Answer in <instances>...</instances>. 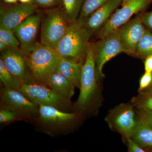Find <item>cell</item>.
Masks as SVG:
<instances>
[{
    "label": "cell",
    "instance_id": "cell-1",
    "mask_svg": "<svg viewBox=\"0 0 152 152\" xmlns=\"http://www.w3.org/2000/svg\"><path fill=\"white\" fill-rule=\"evenodd\" d=\"M83 117L77 112H64L53 107L39 105L37 115L29 122L37 130L56 137L72 132Z\"/></svg>",
    "mask_w": 152,
    "mask_h": 152
},
{
    "label": "cell",
    "instance_id": "cell-2",
    "mask_svg": "<svg viewBox=\"0 0 152 152\" xmlns=\"http://www.w3.org/2000/svg\"><path fill=\"white\" fill-rule=\"evenodd\" d=\"M89 39L81 24L77 20L69 25L55 50L61 58L84 63L89 46Z\"/></svg>",
    "mask_w": 152,
    "mask_h": 152
},
{
    "label": "cell",
    "instance_id": "cell-3",
    "mask_svg": "<svg viewBox=\"0 0 152 152\" xmlns=\"http://www.w3.org/2000/svg\"><path fill=\"white\" fill-rule=\"evenodd\" d=\"M94 44L90 43L82 68L80 93L75 103V111L82 116L91 110L97 92V74L93 52Z\"/></svg>",
    "mask_w": 152,
    "mask_h": 152
},
{
    "label": "cell",
    "instance_id": "cell-4",
    "mask_svg": "<svg viewBox=\"0 0 152 152\" xmlns=\"http://www.w3.org/2000/svg\"><path fill=\"white\" fill-rule=\"evenodd\" d=\"M28 58L36 83L43 85L49 76L57 71L61 60L55 50L38 42Z\"/></svg>",
    "mask_w": 152,
    "mask_h": 152
},
{
    "label": "cell",
    "instance_id": "cell-5",
    "mask_svg": "<svg viewBox=\"0 0 152 152\" xmlns=\"http://www.w3.org/2000/svg\"><path fill=\"white\" fill-rule=\"evenodd\" d=\"M64 10L53 8L42 22L40 43L55 50L66 32L69 25Z\"/></svg>",
    "mask_w": 152,
    "mask_h": 152
},
{
    "label": "cell",
    "instance_id": "cell-6",
    "mask_svg": "<svg viewBox=\"0 0 152 152\" xmlns=\"http://www.w3.org/2000/svg\"><path fill=\"white\" fill-rule=\"evenodd\" d=\"M20 91L38 105L50 106L64 112H75V104L71 99L60 96L44 85L37 83L23 84Z\"/></svg>",
    "mask_w": 152,
    "mask_h": 152
},
{
    "label": "cell",
    "instance_id": "cell-7",
    "mask_svg": "<svg viewBox=\"0 0 152 152\" xmlns=\"http://www.w3.org/2000/svg\"><path fill=\"white\" fill-rule=\"evenodd\" d=\"M0 108L11 109L18 113L30 121L38 115L39 105L27 97L21 92L1 86Z\"/></svg>",
    "mask_w": 152,
    "mask_h": 152
},
{
    "label": "cell",
    "instance_id": "cell-8",
    "mask_svg": "<svg viewBox=\"0 0 152 152\" xmlns=\"http://www.w3.org/2000/svg\"><path fill=\"white\" fill-rule=\"evenodd\" d=\"M152 2V0H129L123 3L122 7L115 11L97 33L98 38L102 39L116 31L129 21L134 14L144 10Z\"/></svg>",
    "mask_w": 152,
    "mask_h": 152
},
{
    "label": "cell",
    "instance_id": "cell-9",
    "mask_svg": "<svg viewBox=\"0 0 152 152\" xmlns=\"http://www.w3.org/2000/svg\"><path fill=\"white\" fill-rule=\"evenodd\" d=\"M0 59L7 69L23 84L36 83L31 71L28 56L18 48H9L1 52Z\"/></svg>",
    "mask_w": 152,
    "mask_h": 152
},
{
    "label": "cell",
    "instance_id": "cell-10",
    "mask_svg": "<svg viewBox=\"0 0 152 152\" xmlns=\"http://www.w3.org/2000/svg\"><path fill=\"white\" fill-rule=\"evenodd\" d=\"M97 76L104 77L103 68L110 60L125 50L116 32L110 34L93 45Z\"/></svg>",
    "mask_w": 152,
    "mask_h": 152
},
{
    "label": "cell",
    "instance_id": "cell-11",
    "mask_svg": "<svg viewBox=\"0 0 152 152\" xmlns=\"http://www.w3.org/2000/svg\"><path fill=\"white\" fill-rule=\"evenodd\" d=\"M110 126L125 138L131 137L138 122L133 106L122 104L115 108L107 117Z\"/></svg>",
    "mask_w": 152,
    "mask_h": 152
},
{
    "label": "cell",
    "instance_id": "cell-12",
    "mask_svg": "<svg viewBox=\"0 0 152 152\" xmlns=\"http://www.w3.org/2000/svg\"><path fill=\"white\" fill-rule=\"evenodd\" d=\"M42 21L41 14H33L13 30L20 42V50L28 56L37 45L36 39Z\"/></svg>",
    "mask_w": 152,
    "mask_h": 152
},
{
    "label": "cell",
    "instance_id": "cell-13",
    "mask_svg": "<svg viewBox=\"0 0 152 152\" xmlns=\"http://www.w3.org/2000/svg\"><path fill=\"white\" fill-rule=\"evenodd\" d=\"M146 29L137 15L115 31L119 38L125 53L134 55L137 45Z\"/></svg>",
    "mask_w": 152,
    "mask_h": 152
},
{
    "label": "cell",
    "instance_id": "cell-14",
    "mask_svg": "<svg viewBox=\"0 0 152 152\" xmlns=\"http://www.w3.org/2000/svg\"><path fill=\"white\" fill-rule=\"evenodd\" d=\"M123 0H109L86 20L80 22L89 38L102 28Z\"/></svg>",
    "mask_w": 152,
    "mask_h": 152
},
{
    "label": "cell",
    "instance_id": "cell-15",
    "mask_svg": "<svg viewBox=\"0 0 152 152\" xmlns=\"http://www.w3.org/2000/svg\"><path fill=\"white\" fill-rule=\"evenodd\" d=\"M35 5L19 4L1 9L0 26L12 31L34 13Z\"/></svg>",
    "mask_w": 152,
    "mask_h": 152
},
{
    "label": "cell",
    "instance_id": "cell-16",
    "mask_svg": "<svg viewBox=\"0 0 152 152\" xmlns=\"http://www.w3.org/2000/svg\"><path fill=\"white\" fill-rule=\"evenodd\" d=\"M44 85L69 99H71L75 94V87L64 75L57 71L49 76Z\"/></svg>",
    "mask_w": 152,
    "mask_h": 152
},
{
    "label": "cell",
    "instance_id": "cell-17",
    "mask_svg": "<svg viewBox=\"0 0 152 152\" xmlns=\"http://www.w3.org/2000/svg\"><path fill=\"white\" fill-rule=\"evenodd\" d=\"M83 64L61 58L57 71L64 75L75 87L80 88Z\"/></svg>",
    "mask_w": 152,
    "mask_h": 152
},
{
    "label": "cell",
    "instance_id": "cell-18",
    "mask_svg": "<svg viewBox=\"0 0 152 152\" xmlns=\"http://www.w3.org/2000/svg\"><path fill=\"white\" fill-rule=\"evenodd\" d=\"M130 138L143 148H152V129L140 119Z\"/></svg>",
    "mask_w": 152,
    "mask_h": 152
},
{
    "label": "cell",
    "instance_id": "cell-19",
    "mask_svg": "<svg viewBox=\"0 0 152 152\" xmlns=\"http://www.w3.org/2000/svg\"><path fill=\"white\" fill-rule=\"evenodd\" d=\"M84 0H62L64 12L69 23L77 21Z\"/></svg>",
    "mask_w": 152,
    "mask_h": 152
},
{
    "label": "cell",
    "instance_id": "cell-20",
    "mask_svg": "<svg viewBox=\"0 0 152 152\" xmlns=\"http://www.w3.org/2000/svg\"><path fill=\"white\" fill-rule=\"evenodd\" d=\"M0 80L1 86L20 91L23 84L7 69L0 59Z\"/></svg>",
    "mask_w": 152,
    "mask_h": 152
},
{
    "label": "cell",
    "instance_id": "cell-21",
    "mask_svg": "<svg viewBox=\"0 0 152 152\" xmlns=\"http://www.w3.org/2000/svg\"><path fill=\"white\" fill-rule=\"evenodd\" d=\"M152 55V32L146 29L136 48L134 56L145 58Z\"/></svg>",
    "mask_w": 152,
    "mask_h": 152
},
{
    "label": "cell",
    "instance_id": "cell-22",
    "mask_svg": "<svg viewBox=\"0 0 152 152\" xmlns=\"http://www.w3.org/2000/svg\"><path fill=\"white\" fill-rule=\"evenodd\" d=\"M109 0H84L79 18L77 20H84L94 11L104 4Z\"/></svg>",
    "mask_w": 152,
    "mask_h": 152
},
{
    "label": "cell",
    "instance_id": "cell-23",
    "mask_svg": "<svg viewBox=\"0 0 152 152\" xmlns=\"http://www.w3.org/2000/svg\"><path fill=\"white\" fill-rule=\"evenodd\" d=\"M20 121H25L24 118L18 112L11 109L0 108L1 127L5 126L12 123Z\"/></svg>",
    "mask_w": 152,
    "mask_h": 152
},
{
    "label": "cell",
    "instance_id": "cell-24",
    "mask_svg": "<svg viewBox=\"0 0 152 152\" xmlns=\"http://www.w3.org/2000/svg\"><path fill=\"white\" fill-rule=\"evenodd\" d=\"M0 39L4 41L10 48H18L20 42L13 31L0 26Z\"/></svg>",
    "mask_w": 152,
    "mask_h": 152
},
{
    "label": "cell",
    "instance_id": "cell-25",
    "mask_svg": "<svg viewBox=\"0 0 152 152\" xmlns=\"http://www.w3.org/2000/svg\"><path fill=\"white\" fill-rule=\"evenodd\" d=\"M133 103L138 109H145L152 111V94L145 98H134Z\"/></svg>",
    "mask_w": 152,
    "mask_h": 152
},
{
    "label": "cell",
    "instance_id": "cell-26",
    "mask_svg": "<svg viewBox=\"0 0 152 152\" xmlns=\"http://www.w3.org/2000/svg\"><path fill=\"white\" fill-rule=\"evenodd\" d=\"M139 119L152 129V111L145 109H138Z\"/></svg>",
    "mask_w": 152,
    "mask_h": 152
},
{
    "label": "cell",
    "instance_id": "cell-27",
    "mask_svg": "<svg viewBox=\"0 0 152 152\" xmlns=\"http://www.w3.org/2000/svg\"><path fill=\"white\" fill-rule=\"evenodd\" d=\"M61 2L62 0H33L32 4L43 7H53Z\"/></svg>",
    "mask_w": 152,
    "mask_h": 152
},
{
    "label": "cell",
    "instance_id": "cell-28",
    "mask_svg": "<svg viewBox=\"0 0 152 152\" xmlns=\"http://www.w3.org/2000/svg\"><path fill=\"white\" fill-rule=\"evenodd\" d=\"M152 83V72H147L142 76L140 81L139 91H141L148 88Z\"/></svg>",
    "mask_w": 152,
    "mask_h": 152
},
{
    "label": "cell",
    "instance_id": "cell-29",
    "mask_svg": "<svg viewBox=\"0 0 152 152\" xmlns=\"http://www.w3.org/2000/svg\"><path fill=\"white\" fill-rule=\"evenodd\" d=\"M138 15L145 26L152 31V11L142 13Z\"/></svg>",
    "mask_w": 152,
    "mask_h": 152
},
{
    "label": "cell",
    "instance_id": "cell-30",
    "mask_svg": "<svg viewBox=\"0 0 152 152\" xmlns=\"http://www.w3.org/2000/svg\"><path fill=\"white\" fill-rule=\"evenodd\" d=\"M127 142L129 151L131 152H145L141 147L138 144L130 137L127 138L126 139Z\"/></svg>",
    "mask_w": 152,
    "mask_h": 152
},
{
    "label": "cell",
    "instance_id": "cell-31",
    "mask_svg": "<svg viewBox=\"0 0 152 152\" xmlns=\"http://www.w3.org/2000/svg\"><path fill=\"white\" fill-rule=\"evenodd\" d=\"M145 72H152V55L145 58Z\"/></svg>",
    "mask_w": 152,
    "mask_h": 152
},
{
    "label": "cell",
    "instance_id": "cell-32",
    "mask_svg": "<svg viewBox=\"0 0 152 152\" xmlns=\"http://www.w3.org/2000/svg\"><path fill=\"white\" fill-rule=\"evenodd\" d=\"M9 47L2 40L0 39V51H3L4 50L9 48Z\"/></svg>",
    "mask_w": 152,
    "mask_h": 152
},
{
    "label": "cell",
    "instance_id": "cell-33",
    "mask_svg": "<svg viewBox=\"0 0 152 152\" xmlns=\"http://www.w3.org/2000/svg\"><path fill=\"white\" fill-rule=\"evenodd\" d=\"M22 4H32L33 0H18Z\"/></svg>",
    "mask_w": 152,
    "mask_h": 152
},
{
    "label": "cell",
    "instance_id": "cell-34",
    "mask_svg": "<svg viewBox=\"0 0 152 152\" xmlns=\"http://www.w3.org/2000/svg\"><path fill=\"white\" fill-rule=\"evenodd\" d=\"M18 0H4V1L7 4H15L16 3Z\"/></svg>",
    "mask_w": 152,
    "mask_h": 152
},
{
    "label": "cell",
    "instance_id": "cell-35",
    "mask_svg": "<svg viewBox=\"0 0 152 152\" xmlns=\"http://www.w3.org/2000/svg\"><path fill=\"white\" fill-rule=\"evenodd\" d=\"M128 1H129V0H123V3H124L125 2H126Z\"/></svg>",
    "mask_w": 152,
    "mask_h": 152
},
{
    "label": "cell",
    "instance_id": "cell-36",
    "mask_svg": "<svg viewBox=\"0 0 152 152\" xmlns=\"http://www.w3.org/2000/svg\"><path fill=\"white\" fill-rule=\"evenodd\" d=\"M151 94H152V88L151 90Z\"/></svg>",
    "mask_w": 152,
    "mask_h": 152
}]
</instances>
